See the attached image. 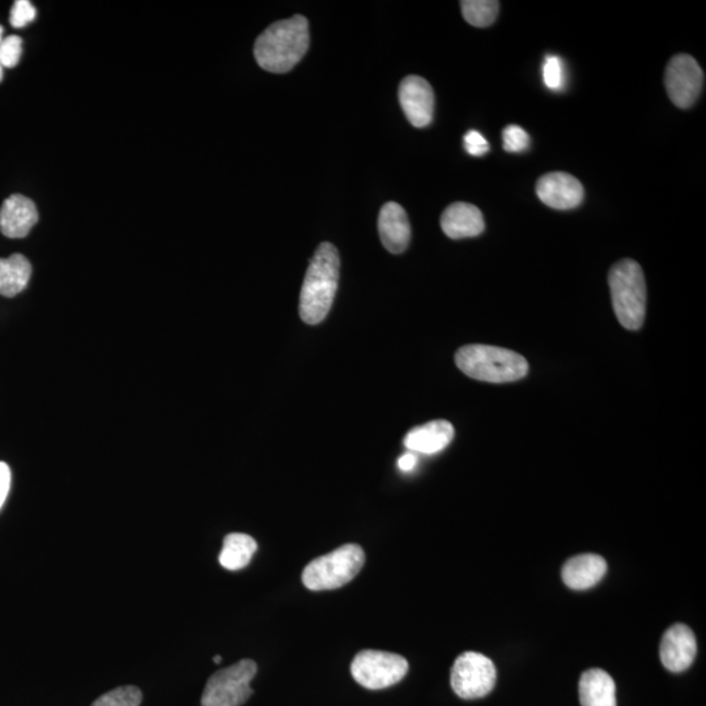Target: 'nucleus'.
Wrapping results in <instances>:
<instances>
[{
    "mask_svg": "<svg viewBox=\"0 0 706 706\" xmlns=\"http://www.w3.org/2000/svg\"><path fill=\"white\" fill-rule=\"evenodd\" d=\"M309 44L308 20L296 15L270 25L255 41L254 55L263 70L284 74L304 58Z\"/></svg>",
    "mask_w": 706,
    "mask_h": 706,
    "instance_id": "nucleus-1",
    "label": "nucleus"
},
{
    "mask_svg": "<svg viewBox=\"0 0 706 706\" xmlns=\"http://www.w3.org/2000/svg\"><path fill=\"white\" fill-rule=\"evenodd\" d=\"M340 259L329 242L318 246L306 272L300 295V317L308 325H318L329 314L339 283Z\"/></svg>",
    "mask_w": 706,
    "mask_h": 706,
    "instance_id": "nucleus-2",
    "label": "nucleus"
},
{
    "mask_svg": "<svg viewBox=\"0 0 706 706\" xmlns=\"http://www.w3.org/2000/svg\"><path fill=\"white\" fill-rule=\"evenodd\" d=\"M455 364L474 380L504 384L526 377L529 364L520 353L505 348L470 344L455 355Z\"/></svg>",
    "mask_w": 706,
    "mask_h": 706,
    "instance_id": "nucleus-3",
    "label": "nucleus"
},
{
    "mask_svg": "<svg viewBox=\"0 0 706 706\" xmlns=\"http://www.w3.org/2000/svg\"><path fill=\"white\" fill-rule=\"evenodd\" d=\"M612 305L620 325L627 330H640L646 316V282L644 271L633 259L616 263L608 275Z\"/></svg>",
    "mask_w": 706,
    "mask_h": 706,
    "instance_id": "nucleus-4",
    "label": "nucleus"
},
{
    "mask_svg": "<svg viewBox=\"0 0 706 706\" xmlns=\"http://www.w3.org/2000/svg\"><path fill=\"white\" fill-rule=\"evenodd\" d=\"M365 564L359 544H344L338 550L310 561L303 572L306 588L313 591L335 590L351 582Z\"/></svg>",
    "mask_w": 706,
    "mask_h": 706,
    "instance_id": "nucleus-5",
    "label": "nucleus"
},
{
    "mask_svg": "<svg viewBox=\"0 0 706 706\" xmlns=\"http://www.w3.org/2000/svg\"><path fill=\"white\" fill-rule=\"evenodd\" d=\"M258 666L252 659H242L220 670L208 679L202 696V706H241L253 695L250 682Z\"/></svg>",
    "mask_w": 706,
    "mask_h": 706,
    "instance_id": "nucleus-6",
    "label": "nucleus"
},
{
    "mask_svg": "<svg viewBox=\"0 0 706 706\" xmlns=\"http://www.w3.org/2000/svg\"><path fill=\"white\" fill-rule=\"evenodd\" d=\"M408 673L407 659L381 650H363L353 658L351 674L360 686L368 690H385Z\"/></svg>",
    "mask_w": 706,
    "mask_h": 706,
    "instance_id": "nucleus-7",
    "label": "nucleus"
},
{
    "mask_svg": "<svg viewBox=\"0 0 706 706\" xmlns=\"http://www.w3.org/2000/svg\"><path fill=\"white\" fill-rule=\"evenodd\" d=\"M496 667L483 654L466 652L455 659L450 683L463 700L482 699L496 684Z\"/></svg>",
    "mask_w": 706,
    "mask_h": 706,
    "instance_id": "nucleus-8",
    "label": "nucleus"
},
{
    "mask_svg": "<svg viewBox=\"0 0 706 706\" xmlns=\"http://www.w3.org/2000/svg\"><path fill=\"white\" fill-rule=\"evenodd\" d=\"M703 68L688 54L675 55L666 68L667 95L680 109L691 108L703 92Z\"/></svg>",
    "mask_w": 706,
    "mask_h": 706,
    "instance_id": "nucleus-9",
    "label": "nucleus"
},
{
    "mask_svg": "<svg viewBox=\"0 0 706 706\" xmlns=\"http://www.w3.org/2000/svg\"><path fill=\"white\" fill-rule=\"evenodd\" d=\"M399 102L412 126L427 127L435 113V93L431 84L420 76L411 75L399 85Z\"/></svg>",
    "mask_w": 706,
    "mask_h": 706,
    "instance_id": "nucleus-10",
    "label": "nucleus"
},
{
    "mask_svg": "<svg viewBox=\"0 0 706 706\" xmlns=\"http://www.w3.org/2000/svg\"><path fill=\"white\" fill-rule=\"evenodd\" d=\"M537 194L540 201L548 207L555 210H572L584 201L585 190L572 174L554 172L540 178Z\"/></svg>",
    "mask_w": 706,
    "mask_h": 706,
    "instance_id": "nucleus-11",
    "label": "nucleus"
},
{
    "mask_svg": "<svg viewBox=\"0 0 706 706\" xmlns=\"http://www.w3.org/2000/svg\"><path fill=\"white\" fill-rule=\"evenodd\" d=\"M697 642L695 633L686 624H675L662 637L661 661L671 673H682L690 669L695 661Z\"/></svg>",
    "mask_w": 706,
    "mask_h": 706,
    "instance_id": "nucleus-12",
    "label": "nucleus"
},
{
    "mask_svg": "<svg viewBox=\"0 0 706 706\" xmlns=\"http://www.w3.org/2000/svg\"><path fill=\"white\" fill-rule=\"evenodd\" d=\"M37 221L36 204L24 195H11L4 201L0 210V231L6 237H27Z\"/></svg>",
    "mask_w": 706,
    "mask_h": 706,
    "instance_id": "nucleus-13",
    "label": "nucleus"
},
{
    "mask_svg": "<svg viewBox=\"0 0 706 706\" xmlns=\"http://www.w3.org/2000/svg\"><path fill=\"white\" fill-rule=\"evenodd\" d=\"M378 232H380L382 245L390 253L401 254L408 248L411 227L401 204L389 202L382 207L378 218Z\"/></svg>",
    "mask_w": 706,
    "mask_h": 706,
    "instance_id": "nucleus-14",
    "label": "nucleus"
},
{
    "mask_svg": "<svg viewBox=\"0 0 706 706\" xmlns=\"http://www.w3.org/2000/svg\"><path fill=\"white\" fill-rule=\"evenodd\" d=\"M441 228L453 240L482 235L486 223L482 211L474 204L457 202L450 204L441 216Z\"/></svg>",
    "mask_w": 706,
    "mask_h": 706,
    "instance_id": "nucleus-15",
    "label": "nucleus"
},
{
    "mask_svg": "<svg viewBox=\"0 0 706 706\" xmlns=\"http://www.w3.org/2000/svg\"><path fill=\"white\" fill-rule=\"evenodd\" d=\"M453 438V425L446 420H435L408 432L404 446L412 453L431 455L442 452Z\"/></svg>",
    "mask_w": 706,
    "mask_h": 706,
    "instance_id": "nucleus-16",
    "label": "nucleus"
},
{
    "mask_svg": "<svg viewBox=\"0 0 706 706\" xmlns=\"http://www.w3.org/2000/svg\"><path fill=\"white\" fill-rule=\"evenodd\" d=\"M607 563L602 556L585 554L569 559L563 567L564 584L573 590L593 588L605 577Z\"/></svg>",
    "mask_w": 706,
    "mask_h": 706,
    "instance_id": "nucleus-17",
    "label": "nucleus"
},
{
    "mask_svg": "<svg viewBox=\"0 0 706 706\" xmlns=\"http://www.w3.org/2000/svg\"><path fill=\"white\" fill-rule=\"evenodd\" d=\"M578 691L582 706H618L614 679L601 669L585 671Z\"/></svg>",
    "mask_w": 706,
    "mask_h": 706,
    "instance_id": "nucleus-18",
    "label": "nucleus"
},
{
    "mask_svg": "<svg viewBox=\"0 0 706 706\" xmlns=\"http://www.w3.org/2000/svg\"><path fill=\"white\" fill-rule=\"evenodd\" d=\"M32 276V265L24 255L14 254L0 258V295L15 297L27 288Z\"/></svg>",
    "mask_w": 706,
    "mask_h": 706,
    "instance_id": "nucleus-19",
    "label": "nucleus"
},
{
    "mask_svg": "<svg viewBox=\"0 0 706 706\" xmlns=\"http://www.w3.org/2000/svg\"><path fill=\"white\" fill-rule=\"evenodd\" d=\"M257 548V542L250 535L228 534L224 538L223 550L219 555L220 565L228 571H240L248 567Z\"/></svg>",
    "mask_w": 706,
    "mask_h": 706,
    "instance_id": "nucleus-20",
    "label": "nucleus"
},
{
    "mask_svg": "<svg viewBox=\"0 0 706 706\" xmlns=\"http://www.w3.org/2000/svg\"><path fill=\"white\" fill-rule=\"evenodd\" d=\"M461 10L463 17L472 27L486 28L495 23L500 3L496 0H463Z\"/></svg>",
    "mask_w": 706,
    "mask_h": 706,
    "instance_id": "nucleus-21",
    "label": "nucleus"
},
{
    "mask_svg": "<svg viewBox=\"0 0 706 706\" xmlns=\"http://www.w3.org/2000/svg\"><path fill=\"white\" fill-rule=\"evenodd\" d=\"M142 700L143 693L138 687L125 686L106 692L91 706H139Z\"/></svg>",
    "mask_w": 706,
    "mask_h": 706,
    "instance_id": "nucleus-22",
    "label": "nucleus"
},
{
    "mask_svg": "<svg viewBox=\"0 0 706 706\" xmlns=\"http://www.w3.org/2000/svg\"><path fill=\"white\" fill-rule=\"evenodd\" d=\"M542 74L544 85L551 91H561L565 87L564 62L556 55H547L544 59Z\"/></svg>",
    "mask_w": 706,
    "mask_h": 706,
    "instance_id": "nucleus-23",
    "label": "nucleus"
},
{
    "mask_svg": "<svg viewBox=\"0 0 706 706\" xmlns=\"http://www.w3.org/2000/svg\"><path fill=\"white\" fill-rule=\"evenodd\" d=\"M23 53V40L19 36H8L0 44V67L14 68L19 65Z\"/></svg>",
    "mask_w": 706,
    "mask_h": 706,
    "instance_id": "nucleus-24",
    "label": "nucleus"
},
{
    "mask_svg": "<svg viewBox=\"0 0 706 706\" xmlns=\"http://www.w3.org/2000/svg\"><path fill=\"white\" fill-rule=\"evenodd\" d=\"M504 150L508 152H523L530 147V136L522 127L510 125L503 131Z\"/></svg>",
    "mask_w": 706,
    "mask_h": 706,
    "instance_id": "nucleus-25",
    "label": "nucleus"
},
{
    "mask_svg": "<svg viewBox=\"0 0 706 706\" xmlns=\"http://www.w3.org/2000/svg\"><path fill=\"white\" fill-rule=\"evenodd\" d=\"M37 11L29 0H17L11 10L10 23L12 27L23 28L36 20Z\"/></svg>",
    "mask_w": 706,
    "mask_h": 706,
    "instance_id": "nucleus-26",
    "label": "nucleus"
},
{
    "mask_svg": "<svg viewBox=\"0 0 706 706\" xmlns=\"http://www.w3.org/2000/svg\"><path fill=\"white\" fill-rule=\"evenodd\" d=\"M463 143H465L466 151L469 152L471 156H483L489 151L487 139L475 130H471L465 135Z\"/></svg>",
    "mask_w": 706,
    "mask_h": 706,
    "instance_id": "nucleus-27",
    "label": "nucleus"
},
{
    "mask_svg": "<svg viewBox=\"0 0 706 706\" xmlns=\"http://www.w3.org/2000/svg\"><path fill=\"white\" fill-rule=\"evenodd\" d=\"M11 488V470L7 463L0 462V509L6 503Z\"/></svg>",
    "mask_w": 706,
    "mask_h": 706,
    "instance_id": "nucleus-28",
    "label": "nucleus"
},
{
    "mask_svg": "<svg viewBox=\"0 0 706 706\" xmlns=\"http://www.w3.org/2000/svg\"><path fill=\"white\" fill-rule=\"evenodd\" d=\"M418 465V457L415 453L408 452L398 459V467L404 472H410Z\"/></svg>",
    "mask_w": 706,
    "mask_h": 706,
    "instance_id": "nucleus-29",
    "label": "nucleus"
},
{
    "mask_svg": "<svg viewBox=\"0 0 706 706\" xmlns=\"http://www.w3.org/2000/svg\"><path fill=\"white\" fill-rule=\"evenodd\" d=\"M3 33H4L3 27H2V25H0V44H2V41L4 40Z\"/></svg>",
    "mask_w": 706,
    "mask_h": 706,
    "instance_id": "nucleus-30",
    "label": "nucleus"
},
{
    "mask_svg": "<svg viewBox=\"0 0 706 706\" xmlns=\"http://www.w3.org/2000/svg\"><path fill=\"white\" fill-rule=\"evenodd\" d=\"M214 662H215V663H220V662H221V657H220V656L214 657Z\"/></svg>",
    "mask_w": 706,
    "mask_h": 706,
    "instance_id": "nucleus-31",
    "label": "nucleus"
},
{
    "mask_svg": "<svg viewBox=\"0 0 706 706\" xmlns=\"http://www.w3.org/2000/svg\"><path fill=\"white\" fill-rule=\"evenodd\" d=\"M3 80V68L0 67V82Z\"/></svg>",
    "mask_w": 706,
    "mask_h": 706,
    "instance_id": "nucleus-32",
    "label": "nucleus"
}]
</instances>
